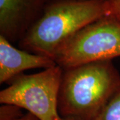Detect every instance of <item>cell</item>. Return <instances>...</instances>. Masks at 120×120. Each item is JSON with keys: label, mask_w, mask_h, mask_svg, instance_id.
<instances>
[{"label": "cell", "mask_w": 120, "mask_h": 120, "mask_svg": "<svg viewBox=\"0 0 120 120\" xmlns=\"http://www.w3.org/2000/svg\"><path fill=\"white\" fill-rule=\"evenodd\" d=\"M108 15L107 0H51L19 45L25 51L54 60L60 47L72 36Z\"/></svg>", "instance_id": "cell-1"}, {"label": "cell", "mask_w": 120, "mask_h": 120, "mask_svg": "<svg viewBox=\"0 0 120 120\" xmlns=\"http://www.w3.org/2000/svg\"><path fill=\"white\" fill-rule=\"evenodd\" d=\"M120 89V74L112 60L64 69L58 98L60 117L97 120Z\"/></svg>", "instance_id": "cell-2"}, {"label": "cell", "mask_w": 120, "mask_h": 120, "mask_svg": "<svg viewBox=\"0 0 120 120\" xmlns=\"http://www.w3.org/2000/svg\"><path fill=\"white\" fill-rule=\"evenodd\" d=\"M64 69L56 65L36 73L21 74L0 92V103L25 109L39 120H60L58 98Z\"/></svg>", "instance_id": "cell-3"}, {"label": "cell", "mask_w": 120, "mask_h": 120, "mask_svg": "<svg viewBox=\"0 0 120 120\" xmlns=\"http://www.w3.org/2000/svg\"><path fill=\"white\" fill-rule=\"evenodd\" d=\"M120 57V22L111 15L86 26L60 47L54 61L63 69Z\"/></svg>", "instance_id": "cell-4"}, {"label": "cell", "mask_w": 120, "mask_h": 120, "mask_svg": "<svg viewBox=\"0 0 120 120\" xmlns=\"http://www.w3.org/2000/svg\"><path fill=\"white\" fill-rule=\"evenodd\" d=\"M51 0H0V35L19 42Z\"/></svg>", "instance_id": "cell-5"}, {"label": "cell", "mask_w": 120, "mask_h": 120, "mask_svg": "<svg viewBox=\"0 0 120 120\" xmlns=\"http://www.w3.org/2000/svg\"><path fill=\"white\" fill-rule=\"evenodd\" d=\"M54 60L17 49L0 35V83L11 82L30 69H47L56 65Z\"/></svg>", "instance_id": "cell-6"}, {"label": "cell", "mask_w": 120, "mask_h": 120, "mask_svg": "<svg viewBox=\"0 0 120 120\" xmlns=\"http://www.w3.org/2000/svg\"><path fill=\"white\" fill-rule=\"evenodd\" d=\"M97 120H120V89L108 101Z\"/></svg>", "instance_id": "cell-7"}, {"label": "cell", "mask_w": 120, "mask_h": 120, "mask_svg": "<svg viewBox=\"0 0 120 120\" xmlns=\"http://www.w3.org/2000/svg\"><path fill=\"white\" fill-rule=\"evenodd\" d=\"M20 107L10 105L3 104L0 107V120H15L21 117L22 114Z\"/></svg>", "instance_id": "cell-8"}, {"label": "cell", "mask_w": 120, "mask_h": 120, "mask_svg": "<svg viewBox=\"0 0 120 120\" xmlns=\"http://www.w3.org/2000/svg\"><path fill=\"white\" fill-rule=\"evenodd\" d=\"M110 15L120 22V0H107Z\"/></svg>", "instance_id": "cell-9"}, {"label": "cell", "mask_w": 120, "mask_h": 120, "mask_svg": "<svg viewBox=\"0 0 120 120\" xmlns=\"http://www.w3.org/2000/svg\"><path fill=\"white\" fill-rule=\"evenodd\" d=\"M15 120H39L38 118H37L34 115L31 113L30 112H27V113L23 115V116Z\"/></svg>", "instance_id": "cell-10"}, {"label": "cell", "mask_w": 120, "mask_h": 120, "mask_svg": "<svg viewBox=\"0 0 120 120\" xmlns=\"http://www.w3.org/2000/svg\"><path fill=\"white\" fill-rule=\"evenodd\" d=\"M60 120H69V119H64V118H61V119Z\"/></svg>", "instance_id": "cell-11"}]
</instances>
